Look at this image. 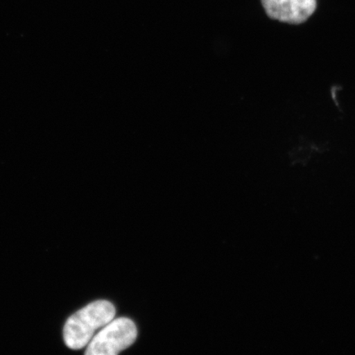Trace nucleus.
<instances>
[{
	"label": "nucleus",
	"mask_w": 355,
	"mask_h": 355,
	"mask_svg": "<svg viewBox=\"0 0 355 355\" xmlns=\"http://www.w3.org/2000/svg\"><path fill=\"white\" fill-rule=\"evenodd\" d=\"M115 313L114 306L105 300L93 302L78 311L65 323L66 345L72 349L85 347L94 337L96 331L113 320Z\"/></svg>",
	"instance_id": "obj_1"
},
{
	"label": "nucleus",
	"mask_w": 355,
	"mask_h": 355,
	"mask_svg": "<svg viewBox=\"0 0 355 355\" xmlns=\"http://www.w3.org/2000/svg\"><path fill=\"white\" fill-rule=\"evenodd\" d=\"M269 19L288 25H302L318 10V0H261Z\"/></svg>",
	"instance_id": "obj_3"
},
{
	"label": "nucleus",
	"mask_w": 355,
	"mask_h": 355,
	"mask_svg": "<svg viewBox=\"0 0 355 355\" xmlns=\"http://www.w3.org/2000/svg\"><path fill=\"white\" fill-rule=\"evenodd\" d=\"M135 322L127 318L113 319L88 344L87 355H115L130 347L137 339Z\"/></svg>",
	"instance_id": "obj_2"
}]
</instances>
